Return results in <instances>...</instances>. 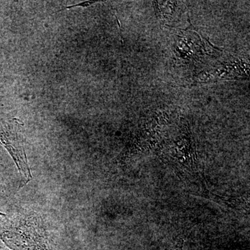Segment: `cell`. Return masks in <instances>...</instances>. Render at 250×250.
I'll return each mask as SVG.
<instances>
[{
	"label": "cell",
	"instance_id": "2",
	"mask_svg": "<svg viewBox=\"0 0 250 250\" xmlns=\"http://www.w3.org/2000/svg\"><path fill=\"white\" fill-rule=\"evenodd\" d=\"M0 145L9 153L17 166L21 177V188L32 179L27 158L24 151L22 126L16 120H0Z\"/></svg>",
	"mask_w": 250,
	"mask_h": 250
},
{
	"label": "cell",
	"instance_id": "4",
	"mask_svg": "<svg viewBox=\"0 0 250 250\" xmlns=\"http://www.w3.org/2000/svg\"><path fill=\"white\" fill-rule=\"evenodd\" d=\"M183 240H180L173 250H183Z\"/></svg>",
	"mask_w": 250,
	"mask_h": 250
},
{
	"label": "cell",
	"instance_id": "3",
	"mask_svg": "<svg viewBox=\"0 0 250 250\" xmlns=\"http://www.w3.org/2000/svg\"><path fill=\"white\" fill-rule=\"evenodd\" d=\"M98 2L97 1H83V2L79 3V4L72 5V6H66V7L64 8V9H62L59 10V11H57V13L60 12V11H64L65 9H72V8L75 7H83L86 8L89 7V6H92V5L95 4V3Z\"/></svg>",
	"mask_w": 250,
	"mask_h": 250
},
{
	"label": "cell",
	"instance_id": "5",
	"mask_svg": "<svg viewBox=\"0 0 250 250\" xmlns=\"http://www.w3.org/2000/svg\"><path fill=\"white\" fill-rule=\"evenodd\" d=\"M0 250H9V248H6V246H4V245L1 244V243H0Z\"/></svg>",
	"mask_w": 250,
	"mask_h": 250
},
{
	"label": "cell",
	"instance_id": "1",
	"mask_svg": "<svg viewBox=\"0 0 250 250\" xmlns=\"http://www.w3.org/2000/svg\"><path fill=\"white\" fill-rule=\"evenodd\" d=\"M0 241L11 250H49L47 231L35 214L0 212Z\"/></svg>",
	"mask_w": 250,
	"mask_h": 250
}]
</instances>
